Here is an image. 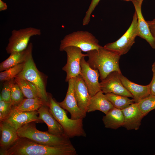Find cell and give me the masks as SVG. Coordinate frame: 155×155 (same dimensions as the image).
I'll return each instance as SVG.
<instances>
[{
	"label": "cell",
	"mask_w": 155,
	"mask_h": 155,
	"mask_svg": "<svg viewBox=\"0 0 155 155\" xmlns=\"http://www.w3.org/2000/svg\"><path fill=\"white\" fill-rule=\"evenodd\" d=\"M100 0H92L89 8L86 13L83 20V26L88 25L90 20L91 14Z\"/></svg>",
	"instance_id": "4dcf8cb0"
},
{
	"label": "cell",
	"mask_w": 155,
	"mask_h": 155,
	"mask_svg": "<svg viewBox=\"0 0 155 155\" xmlns=\"http://www.w3.org/2000/svg\"><path fill=\"white\" fill-rule=\"evenodd\" d=\"M24 63H20L0 73V81L4 82L14 78L22 71Z\"/></svg>",
	"instance_id": "484cf974"
},
{
	"label": "cell",
	"mask_w": 155,
	"mask_h": 155,
	"mask_svg": "<svg viewBox=\"0 0 155 155\" xmlns=\"http://www.w3.org/2000/svg\"><path fill=\"white\" fill-rule=\"evenodd\" d=\"M37 111L39 119L46 124L49 133L56 135L65 134L61 125L50 113L47 104L43 105Z\"/></svg>",
	"instance_id": "e0dca14e"
},
{
	"label": "cell",
	"mask_w": 155,
	"mask_h": 155,
	"mask_svg": "<svg viewBox=\"0 0 155 155\" xmlns=\"http://www.w3.org/2000/svg\"><path fill=\"white\" fill-rule=\"evenodd\" d=\"M105 95L112 103L114 107L122 109L135 102L134 99L128 97L112 93H107Z\"/></svg>",
	"instance_id": "d4e9b609"
},
{
	"label": "cell",
	"mask_w": 155,
	"mask_h": 155,
	"mask_svg": "<svg viewBox=\"0 0 155 155\" xmlns=\"http://www.w3.org/2000/svg\"><path fill=\"white\" fill-rule=\"evenodd\" d=\"M48 106L50 113L63 128L65 133L70 138L75 136L86 137L83 128V119L73 120L69 119L64 109L58 102L48 93Z\"/></svg>",
	"instance_id": "277c9868"
},
{
	"label": "cell",
	"mask_w": 155,
	"mask_h": 155,
	"mask_svg": "<svg viewBox=\"0 0 155 155\" xmlns=\"http://www.w3.org/2000/svg\"><path fill=\"white\" fill-rule=\"evenodd\" d=\"M133 3L137 16L139 36L146 40L153 49H155V39L152 37L148 25L142 13L141 6L143 1L133 0Z\"/></svg>",
	"instance_id": "2e32d148"
},
{
	"label": "cell",
	"mask_w": 155,
	"mask_h": 155,
	"mask_svg": "<svg viewBox=\"0 0 155 155\" xmlns=\"http://www.w3.org/2000/svg\"><path fill=\"white\" fill-rule=\"evenodd\" d=\"M41 34L40 29L32 27L13 30L5 48L7 53L10 54L25 50L28 47L31 37L39 36Z\"/></svg>",
	"instance_id": "ba28073f"
},
{
	"label": "cell",
	"mask_w": 155,
	"mask_h": 155,
	"mask_svg": "<svg viewBox=\"0 0 155 155\" xmlns=\"http://www.w3.org/2000/svg\"><path fill=\"white\" fill-rule=\"evenodd\" d=\"M70 46L78 47L82 51L86 52L102 46L92 33L83 31L74 32L65 36L61 41L59 50L63 51L65 48Z\"/></svg>",
	"instance_id": "5b68a950"
},
{
	"label": "cell",
	"mask_w": 155,
	"mask_h": 155,
	"mask_svg": "<svg viewBox=\"0 0 155 155\" xmlns=\"http://www.w3.org/2000/svg\"><path fill=\"white\" fill-rule=\"evenodd\" d=\"M7 5L6 3L2 0H0V11H2L6 10Z\"/></svg>",
	"instance_id": "836d02e7"
},
{
	"label": "cell",
	"mask_w": 155,
	"mask_h": 155,
	"mask_svg": "<svg viewBox=\"0 0 155 155\" xmlns=\"http://www.w3.org/2000/svg\"><path fill=\"white\" fill-rule=\"evenodd\" d=\"M105 127L116 129L123 127L124 117L122 110L114 107L103 117Z\"/></svg>",
	"instance_id": "7402d4cb"
},
{
	"label": "cell",
	"mask_w": 155,
	"mask_h": 155,
	"mask_svg": "<svg viewBox=\"0 0 155 155\" xmlns=\"http://www.w3.org/2000/svg\"><path fill=\"white\" fill-rule=\"evenodd\" d=\"M37 111H16L12 110L9 116L4 120L17 130L22 126L30 122H42V121L39 119Z\"/></svg>",
	"instance_id": "5bb4252c"
},
{
	"label": "cell",
	"mask_w": 155,
	"mask_h": 155,
	"mask_svg": "<svg viewBox=\"0 0 155 155\" xmlns=\"http://www.w3.org/2000/svg\"><path fill=\"white\" fill-rule=\"evenodd\" d=\"M119 73L117 71L111 72L100 82L101 90L104 94L112 93L131 97V94L124 87L120 78Z\"/></svg>",
	"instance_id": "30bf717a"
},
{
	"label": "cell",
	"mask_w": 155,
	"mask_h": 155,
	"mask_svg": "<svg viewBox=\"0 0 155 155\" xmlns=\"http://www.w3.org/2000/svg\"><path fill=\"white\" fill-rule=\"evenodd\" d=\"M104 93L100 90L91 97L87 107V113L98 110L106 114L114 107Z\"/></svg>",
	"instance_id": "44dd1931"
},
{
	"label": "cell",
	"mask_w": 155,
	"mask_h": 155,
	"mask_svg": "<svg viewBox=\"0 0 155 155\" xmlns=\"http://www.w3.org/2000/svg\"><path fill=\"white\" fill-rule=\"evenodd\" d=\"M73 146H53L38 143L25 137H19L1 155H75Z\"/></svg>",
	"instance_id": "6da1fadb"
},
{
	"label": "cell",
	"mask_w": 155,
	"mask_h": 155,
	"mask_svg": "<svg viewBox=\"0 0 155 155\" xmlns=\"http://www.w3.org/2000/svg\"><path fill=\"white\" fill-rule=\"evenodd\" d=\"M1 136L0 151L5 150L11 146L18 138L17 130L5 120L0 121Z\"/></svg>",
	"instance_id": "d6986e66"
},
{
	"label": "cell",
	"mask_w": 155,
	"mask_h": 155,
	"mask_svg": "<svg viewBox=\"0 0 155 155\" xmlns=\"http://www.w3.org/2000/svg\"><path fill=\"white\" fill-rule=\"evenodd\" d=\"M24 96L21 90L13 79L11 84V103L13 106L18 105L23 100Z\"/></svg>",
	"instance_id": "83f0119b"
},
{
	"label": "cell",
	"mask_w": 155,
	"mask_h": 155,
	"mask_svg": "<svg viewBox=\"0 0 155 155\" xmlns=\"http://www.w3.org/2000/svg\"><path fill=\"white\" fill-rule=\"evenodd\" d=\"M120 78L124 87L133 96L135 102L139 101L150 95L149 84L144 86L131 82L121 73Z\"/></svg>",
	"instance_id": "ac0fdd59"
},
{
	"label": "cell",
	"mask_w": 155,
	"mask_h": 155,
	"mask_svg": "<svg viewBox=\"0 0 155 155\" xmlns=\"http://www.w3.org/2000/svg\"><path fill=\"white\" fill-rule=\"evenodd\" d=\"M32 44L30 43L25 50L10 54L7 59L1 63L0 71H4L18 65L25 63L32 53Z\"/></svg>",
	"instance_id": "ffe728a7"
},
{
	"label": "cell",
	"mask_w": 155,
	"mask_h": 155,
	"mask_svg": "<svg viewBox=\"0 0 155 155\" xmlns=\"http://www.w3.org/2000/svg\"><path fill=\"white\" fill-rule=\"evenodd\" d=\"M63 51L67 53V59L62 70L66 73L65 81L67 82L70 79L81 75V60L82 57H87L88 55L82 53L80 48L74 46H67Z\"/></svg>",
	"instance_id": "9c48e42d"
},
{
	"label": "cell",
	"mask_w": 155,
	"mask_h": 155,
	"mask_svg": "<svg viewBox=\"0 0 155 155\" xmlns=\"http://www.w3.org/2000/svg\"><path fill=\"white\" fill-rule=\"evenodd\" d=\"M14 81L18 85L24 96L26 98H40L36 88L28 80L16 76L14 78Z\"/></svg>",
	"instance_id": "cb8c5ba5"
},
{
	"label": "cell",
	"mask_w": 155,
	"mask_h": 155,
	"mask_svg": "<svg viewBox=\"0 0 155 155\" xmlns=\"http://www.w3.org/2000/svg\"><path fill=\"white\" fill-rule=\"evenodd\" d=\"M74 93L78 106L86 114L91 96L81 75L74 78Z\"/></svg>",
	"instance_id": "9a60e30c"
},
{
	"label": "cell",
	"mask_w": 155,
	"mask_h": 155,
	"mask_svg": "<svg viewBox=\"0 0 155 155\" xmlns=\"http://www.w3.org/2000/svg\"><path fill=\"white\" fill-rule=\"evenodd\" d=\"M13 79L5 82L1 92L0 100L6 102H11V84Z\"/></svg>",
	"instance_id": "f546056e"
},
{
	"label": "cell",
	"mask_w": 155,
	"mask_h": 155,
	"mask_svg": "<svg viewBox=\"0 0 155 155\" xmlns=\"http://www.w3.org/2000/svg\"><path fill=\"white\" fill-rule=\"evenodd\" d=\"M121 110L124 117L123 127L128 130L139 129L144 116L137 103L134 102Z\"/></svg>",
	"instance_id": "4fadbf2b"
},
{
	"label": "cell",
	"mask_w": 155,
	"mask_h": 155,
	"mask_svg": "<svg viewBox=\"0 0 155 155\" xmlns=\"http://www.w3.org/2000/svg\"><path fill=\"white\" fill-rule=\"evenodd\" d=\"M151 34L155 39V18L152 21H146Z\"/></svg>",
	"instance_id": "d6a6232c"
},
{
	"label": "cell",
	"mask_w": 155,
	"mask_h": 155,
	"mask_svg": "<svg viewBox=\"0 0 155 155\" xmlns=\"http://www.w3.org/2000/svg\"><path fill=\"white\" fill-rule=\"evenodd\" d=\"M17 76L26 80L33 84L36 88L40 98L48 105V94L46 91L44 78L42 73L37 69L32 53L25 62L22 70Z\"/></svg>",
	"instance_id": "8992f818"
},
{
	"label": "cell",
	"mask_w": 155,
	"mask_h": 155,
	"mask_svg": "<svg viewBox=\"0 0 155 155\" xmlns=\"http://www.w3.org/2000/svg\"><path fill=\"white\" fill-rule=\"evenodd\" d=\"M35 122H32L22 126L17 130L19 137H25L40 144L53 146H73L70 138L66 135H56L47 131L37 130Z\"/></svg>",
	"instance_id": "3957f363"
},
{
	"label": "cell",
	"mask_w": 155,
	"mask_h": 155,
	"mask_svg": "<svg viewBox=\"0 0 155 155\" xmlns=\"http://www.w3.org/2000/svg\"><path fill=\"white\" fill-rule=\"evenodd\" d=\"M152 68L155 69V61L154 62L152 65Z\"/></svg>",
	"instance_id": "d590c367"
},
{
	"label": "cell",
	"mask_w": 155,
	"mask_h": 155,
	"mask_svg": "<svg viewBox=\"0 0 155 155\" xmlns=\"http://www.w3.org/2000/svg\"><path fill=\"white\" fill-rule=\"evenodd\" d=\"M144 116L155 109V96L150 95L137 103Z\"/></svg>",
	"instance_id": "4316f807"
},
{
	"label": "cell",
	"mask_w": 155,
	"mask_h": 155,
	"mask_svg": "<svg viewBox=\"0 0 155 155\" xmlns=\"http://www.w3.org/2000/svg\"><path fill=\"white\" fill-rule=\"evenodd\" d=\"M152 69H154L155 70V69H154L153 68H152Z\"/></svg>",
	"instance_id": "8d00e7d4"
},
{
	"label": "cell",
	"mask_w": 155,
	"mask_h": 155,
	"mask_svg": "<svg viewBox=\"0 0 155 155\" xmlns=\"http://www.w3.org/2000/svg\"><path fill=\"white\" fill-rule=\"evenodd\" d=\"M68 82V87L65 97L63 101L58 103L62 108L69 113L71 119H83L86 116V114L78 105L74 93V78L70 79Z\"/></svg>",
	"instance_id": "7c38bea8"
},
{
	"label": "cell",
	"mask_w": 155,
	"mask_h": 155,
	"mask_svg": "<svg viewBox=\"0 0 155 155\" xmlns=\"http://www.w3.org/2000/svg\"><path fill=\"white\" fill-rule=\"evenodd\" d=\"M137 16L135 11L131 23L125 32L116 41L107 43L104 48L115 51L121 55L127 53L135 42L138 34Z\"/></svg>",
	"instance_id": "52a82bcc"
},
{
	"label": "cell",
	"mask_w": 155,
	"mask_h": 155,
	"mask_svg": "<svg viewBox=\"0 0 155 155\" xmlns=\"http://www.w3.org/2000/svg\"><path fill=\"white\" fill-rule=\"evenodd\" d=\"M82 58L80 61L81 75L92 97L101 90L100 82L98 81L100 74L97 69L92 68L85 59Z\"/></svg>",
	"instance_id": "8fae6325"
},
{
	"label": "cell",
	"mask_w": 155,
	"mask_h": 155,
	"mask_svg": "<svg viewBox=\"0 0 155 155\" xmlns=\"http://www.w3.org/2000/svg\"><path fill=\"white\" fill-rule=\"evenodd\" d=\"M11 102L0 100V121L5 120L11 113L13 107Z\"/></svg>",
	"instance_id": "f1b7e54d"
},
{
	"label": "cell",
	"mask_w": 155,
	"mask_h": 155,
	"mask_svg": "<svg viewBox=\"0 0 155 155\" xmlns=\"http://www.w3.org/2000/svg\"><path fill=\"white\" fill-rule=\"evenodd\" d=\"M123 0L127 1H133V0H137V1H143V0Z\"/></svg>",
	"instance_id": "e575fe53"
},
{
	"label": "cell",
	"mask_w": 155,
	"mask_h": 155,
	"mask_svg": "<svg viewBox=\"0 0 155 155\" xmlns=\"http://www.w3.org/2000/svg\"><path fill=\"white\" fill-rule=\"evenodd\" d=\"M44 104H47L42 98H24L18 105L13 106L12 110L16 111H37Z\"/></svg>",
	"instance_id": "603a6c76"
},
{
	"label": "cell",
	"mask_w": 155,
	"mask_h": 155,
	"mask_svg": "<svg viewBox=\"0 0 155 155\" xmlns=\"http://www.w3.org/2000/svg\"><path fill=\"white\" fill-rule=\"evenodd\" d=\"M153 77L152 80L149 84L150 92V94L155 96V71L152 69Z\"/></svg>",
	"instance_id": "1f68e13d"
},
{
	"label": "cell",
	"mask_w": 155,
	"mask_h": 155,
	"mask_svg": "<svg viewBox=\"0 0 155 155\" xmlns=\"http://www.w3.org/2000/svg\"><path fill=\"white\" fill-rule=\"evenodd\" d=\"M87 54V62L92 68L98 71L101 81L112 72L121 73L119 65L121 55L117 52L102 46L88 51Z\"/></svg>",
	"instance_id": "7a4b0ae2"
}]
</instances>
